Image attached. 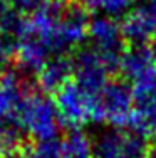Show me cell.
Returning <instances> with one entry per match:
<instances>
[{
  "label": "cell",
  "mask_w": 156,
  "mask_h": 158,
  "mask_svg": "<svg viewBox=\"0 0 156 158\" xmlns=\"http://www.w3.org/2000/svg\"><path fill=\"white\" fill-rule=\"evenodd\" d=\"M89 19L76 5L52 0L20 19L15 29V64L37 73L49 59L69 54L87 39Z\"/></svg>",
  "instance_id": "cell-1"
},
{
  "label": "cell",
  "mask_w": 156,
  "mask_h": 158,
  "mask_svg": "<svg viewBox=\"0 0 156 158\" xmlns=\"http://www.w3.org/2000/svg\"><path fill=\"white\" fill-rule=\"evenodd\" d=\"M61 126L62 123L54 99L46 93L30 88L15 118V130L35 141L55 138Z\"/></svg>",
  "instance_id": "cell-2"
},
{
  "label": "cell",
  "mask_w": 156,
  "mask_h": 158,
  "mask_svg": "<svg viewBox=\"0 0 156 158\" xmlns=\"http://www.w3.org/2000/svg\"><path fill=\"white\" fill-rule=\"evenodd\" d=\"M133 89L126 81L109 79L96 93L94 123L106 126H128L133 111Z\"/></svg>",
  "instance_id": "cell-3"
},
{
  "label": "cell",
  "mask_w": 156,
  "mask_h": 158,
  "mask_svg": "<svg viewBox=\"0 0 156 158\" xmlns=\"http://www.w3.org/2000/svg\"><path fill=\"white\" fill-rule=\"evenodd\" d=\"M148 138L128 126H106L92 140L94 158H144Z\"/></svg>",
  "instance_id": "cell-4"
},
{
  "label": "cell",
  "mask_w": 156,
  "mask_h": 158,
  "mask_svg": "<svg viewBox=\"0 0 156 158\" xmlns=\"http://www.w3.org/2000/svg\"><path fill=\"white\" fill-rule=\"evenodd\" d=\"M94 98L96 93L87 91L70 79L55 93L54 99L61 123L70 130H81L87 123H94Z\"/></svg>",
  "instance_id": "cell-5"
},
{
  "label": "cell",
  "mask_w": 156,
  "mask_h": 158,
  "mask_svg": "<svg viewBox=\"0 0 156 158\" xmlns=\"http://www.w3.org/2000/svg\"><path fill=\"white\" fill-rule=\"evenodd\" d=\"M89 47L106 59L114 69H119L121 57L124 54V37L121 25L116 19L107 15H98L94 20H89L87 31Z\"/></svg>",
  "instance_id": "cell-6"
},
{
  "label": "cell",
  "mask_w": 156,
  "mask_h": 158,
  "mask_svg": "<svg viewBox=\"0 0 156 158\" xmlns=\"http://www.w3.org/2000/svg\"><path fill=\"white\" fill-rule=\"evenodd\" d=\"M122 81L131 89H141L156 84V54L150 46H131L121 57L119 69Z\"/></svg>",
  "instance_id": "cell-7"
},
{
  "label": "cell",
  "mask_w": 156,
  "mask_h": 158,
  "mask_svg": "<svg viewBox=\"0 0 156 158\" xmlns=\"http://www.w3.org/2000/svg\"><path fill=\"white\" fill-rule=\"evenodd\" d=\"M29 91L30 86L17 73H0V126L15 128V118Z\"/></svg>",
  "instance_id": "cell-8"
},
{
  "label": "cell",
  "mask_w": 156,
  "mask_h": 158,
  "mask_svg": "<svg viewBox=\"0 0 156 158\" xmlns=\"http://www.w3.org/2000/svg\"><path fill=\"white\" fill-rule=\"evenodd\" d=\"M134 103L128 128L144 138H153L156 135V84L133 91Z\"/></svg>",
  "instance_id": "cell-9"
},
{
  "label": "cell",
  "mask_w": 156,
  "mask_h": 158,
  "mask_svg": "<svg viewBox=\"0 0 156 158\" xmlns=\"http://www.w3.org/2000/svg\"><path fill=\"white\" fill-rule=\"evenodd\" d=\"M74 59L69 54H61L49 59L35 73L37 84L42 93H57L64 84L72 79Z\"/></svg>",
  "instance_id": "cell-10"
},
{
  "label": "cell",
  "mask_w": 156,
  "mask_h": 158,
  "mask_svg": "<svg viewBox=\"0 0 156 158\" xmlns=\"http://www.w3.org/2000/svg\"><path fill=\"white\" fill-rule=\"evenodd\" d=\"M121 32L124 37V42L131 46H150L156 40V29L153 20L148 15L146 9L143 5L134 7L128 15L121 20Z\"/></svg>",
  "instance_id": "cell-11"
},
{
  "label": "cell",
  "mask_w": 156,
  "mask_h": 158,
  "mask_svg": "<svg viewBox=\"0 0 156 158\" xmlns=\"http://www.w3.org/2000/svg\"><path fill=\"white\" fill-rule=\"evenodd\" d=\"M61 158H94L92 140L81 130H70L61 138Z\"/></svg>",
  "instance_id": "cell-12"
},
{
  "label": "cell",
  "mask_w": 156,
  "mask_h": 158,
  "mask_svg": "<svg viewBox=\"0 0 156 158\" xmlns=\"http://www.w3.org/2000/svg\"><path fill=\"white\" fill-rule=\"evenodd\" d=\"M20 158H61V138L35 140L25 146Z\"/></svg>",
  "instance_id": "cell-13"
},
{
  "label": "cell",
  "mask_w": 156,
  "mask_h": 158,
  "mask_svg": "<svg viewBox=\"0 0 156 158\" xmlns=\"http://www.w3.org/2000/svg\"><path fill=\"white\" fill-rule=\"evenodd\" d=\"M20 136L15 128L0 126V158H12L20 148Z\"/></svg>",
  "instance_id": "cell-14"
},
{
  "label": "cell",
  "mask_w": 156,
  "mask_h": 158,
  "mask_svg": "<svg viewBox=\"0 0 156 158\" xmlns=\"http://www.w3.org/2000/svg\"><path fill=\"white\" fill-rule=\"evenodd\" d=\"M14 34L0 35V73L10 71L9 67L15 64V35Z\"/></svg>",
  "instance_id": "cell-15"
},
{
  "label": "cell",
  "mask_w": 156,
  "mask_h": 158,
  "mask_svg": "<svg viewBox=\"0 0 156 158\" xmlns=\"http://www.w3.org/2000/svg\"><path fill=\"white\" fill-rule=\"evenodd\" d=\"M22 17H18V14L15 10H12L9 5L0 0V35L5 34H14L20 22Z\"/></svg>",
  "instance_id": "cell-16"
},
{
  "label": "cell",
  "mask_w": 156,
  "mask_h": 158,
  "mask_svg": "<svg viewBox=\"0 0 156 158\" xmlns=\"http://www.w3.org/2000/svg\"><path fill=\"white\" fill-rule=\"evenodd\" d=\"M134 5H136V0H106L101 12L111 19L124 17L134 9Z\"/></svg>",
  "instance_id": "cell-17"
},
{
  "label": "cell",
  "mask_w": 156,
  "mask_h": 158,
  "mask_svg": "<svg viewBox=\"0 0 156 158\" xmlns=\"http://www.w3.org/2000/svg\"><path fill=\"white\" fill-rule=\"evenodd\" d=\"M2 2L9 5L12 10H15L17 14H32L50 3L52 0H2Z\"/></svg>",
  "instance_id": "cell-18"
},
{
  "label": "cell",
  "mask_w": 156,
  "mask_h": 158,
  "mask_svg": "<svg viewBox=\"0 0 156 158\" xmlns=\"http://www.w3.org/2000/svg\"><path fill=\"white\" fill-rule=\"evenodd\" d=\"M72 3L81 10H91V12H98V10H102L106 0H72Z\"/></svg>",
  "instance_id": "cell-19"
},
{
  "label": "cell",
  "mask_w": 156,
  "mask_h": 158,
  "mask_svg": "<svg viewBox=\"0 0 156 158\" xmlns=\"http://www.w3.org/2000/svg\"><path fill=\"white\" fill-rule=\"evenodd\" d=\"M143 7L146 9L148 15L151 17V20H153V25L156 29V0H146V2L143 3ZM156 42V40H154Z\"/></svg>",
  "instance_id": "cell-20"
},
{
  "label": "cell",
  "mask_w": 156,
  "mask_h": 158,
  "mask_svg": "<svg viewBox=\"0 0 156 158\" xmlns=\"http://www.w3.org/2000/svg\"><path fill=\"white\" fill-rule=\"evenodd\" d=\"M144 158H156V135L148 141V150H146V156Z\"/></svg>",
  "instance_id": "cell-21"
},
{
  "label": "cell",
  "mask_w": 156,
  "mask_h": 158,
  "mask_svg": "<svg viewBox=\"0 0 156 158\" xmlns=\"http://www.w3.org/2000/svg\"><path fill=\"white\" fill-rule=\"evenodd\" d=\"M12 158H14V156H12ZM18 158H20V156H18Z\"/></svg>",
  "instance_id": "cell-22"
}]
</instances>
